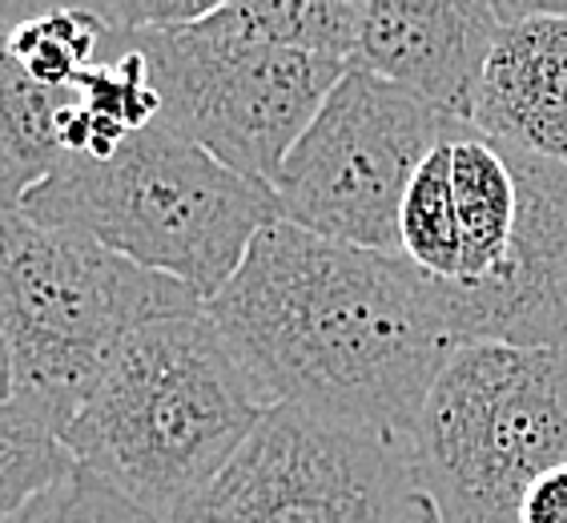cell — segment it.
<instances>
[{
  "instance_id": "6",
  "label": "cell",
  "mask_w": 567,
  "mask_h": 523,
  "mask_svg": "<svg viewBox=\"0 0 567 523\" xmlns=\"http://www.w3.org/2000/svg\"><path fill=\"white\" fill-rule=\"evenodd\" d=\"M174 523H439L411 439L274 407Z\"/></svg>"
},
{
  "instance_id": "12",
  "label": "cell",
  "mask_w": 567,
  "mask_h": 523,
  "mask_svg": "<svg viewBox=\"0 0 567 523\" xmlns=\"http://www.w3.org/2000/svg\"><path fill=\"white\" fill-rule=\"evenodd\" d=\"M451 194L458 218V283H480L499 266L515 218H519V182L512 153L487 142L471 125H458L447 137Z\"/></svg>"
},
{
  "instance_id": "5",
  "label": "cell",
  "mask_w": 567,
  "mask_h": 523,
  "mask_svg": "<svg viewBox=\"0 0 567 523\" xmlns=\"http://www.w3.org/2000/svg\"><path fill=\"white\" fill-rule=\"evenodd\" d=\"M439 523H515L519 495L567 463V350L455 347L411 431Z\"/></svg>"
},
{
  "instance_id": "16",
  "label": "cell",
  "mask_w": 567,
  "mask_h": 523,
  "mask_svg": "<svg viewBox=\"0 0 567 523\" xmlns=\"http://www.w3.org/2000/svg\"><path fill=\"white\" fill-rule=\"evenodd\" d=\"M73 471V451L41 414L17 399L0 403V523H12L37 495L53 491Z\"/></svg>"
},
{
  "instance_id": "7",
  "label": "cell",
  "mask_w": 567,
  "mask_h": 523,
  "mask_svg": "<svg viewBox=\"0 0 567 523\" xmlns=\"http://www.w3.org/2000/svg\"><path fill=\"white\" fill-rule=\"evenodd\" d=\"M458 125L415 93L367 69H347L274 177L278 214L318 238L403 254L406 189Z\"/></svg>"
},
{
  "instance_id": "2",
  "label": "cell",
  "mask_w": 567,
  "mask_h": 523,
  "mask_svg": "<svg viewBox=\"0 0 567 523\" xmlns=\"http://www.w3.org/2000/svg\"><path fill=\"white\" fill-rule=\"evenodd\" d=\"M270 411L214 318L194 310L121 338L61 443L145 520L174 523Z\"/></svg>"
},
{
  "instance_id": "15",
  "label": "cell",
  "mask_w": 567,
  "mask_h": 523,
  "mask_svg": "<svg viewBox=\"0 0 567 523\" xmlns=\"http://www.w3.org/2000/svg\"><path fill=\"white\" fill-rule=\"evenodd\" d=\"M209 24L229 37L350 65L359 44L362 4L354 0H221L209 12Z\"/></svg>"
},
{
  "instance_id": "13",
  "label": "cell",
  "mask_w": 567,
  "mask_h": 523,
  "mask_svg": "<svg viewBox=\"0 0 567 523\" xmlns=\"http://www.w3.org/2000/svg\"><path fill=\"white\" fill-rule=\"evenodd\" d=\"M4 41L21 69L44 89H76V81L101 61L130 53L133 44L110 24L101 4H0Z\"/></svg>"
},
{
  "instance_id": "21",
  "label": "cell",
  "mask_w": 567,
  "mask_h": 523,
  "mask_svg": "<svg viewBox=\"0 0 567 523\" xmlns=\"http://www.w3.org/2000/svg\"><path fill=\"white\" fill-rule=\"evenodd\" d=\"M0 37H4V17H0Z\"/></svg>"
},
{
  "instance_id": "8",
  "label": "cell",
  "mask_w": 567,
  "mask_h": 523,
  "mask_svg": "<svg viewBox=\"0 0 567 523\" xmlns=\"http://www.w3.org/2000/svg\"><path fill=\"white\" fill-rule=\"evenodd\" d=\"M162 98L157 125L234 174L274 177L350 65L229 37L206 21L133 37Z\"/></svg>"
},
{
  "instance_id": "11",
  "label": "cell",
  "mask_w": 567,
  "mask_h": 523,
  "mask_svg": "<svg viewBox=\"0 0 567 523\" xmlns=\"http://www.w3.org/2000/svg\"><path fill=\"white\" fill-rule=\"evenodd\" d=\"M471 130L503 150L567 170V4L503 0Z\"/></svg>"
},
{
  "instance_id": "18",
  "label": "cell",
  "mask_w": 567,
  "mask_h": 523,
  "mask_svg": "<svg viewBox=\"0 0 567 523\" xmlns=\"http://www.w3.org/2000/svg\"><path fill=\"white\" fill-rule=\"evenodd\" d=\"M12 523H153L133 503H125L117 491H110L89 471L76 468L69 480L53 491L37 495Z\"/></svg>"
},
{
  "instance_id": "1",
  "label": "cell",
  "mask_w": 567,
  "mask_h": 523,
  "mask_svg": "<svg viewBox=\"0 0 567 523\" xmlns=\"http://www.w3.org/2000/svg\"><path fill=\"white\" fill-rule=\"evenodd\" d=\"M206 315L270 407L403 439L455 350L435 278L290 222L258 234Z\"/></svg>"
},
{
  "instance_id": "17",
  "label": "cell",
  "mask_w": 567,
  "mask_h": 523,
  "mask_svg": "<svg viewBox=\"0 0 567 523\" xmlns=\"http://www.w3.org/2000/svg\"><path fill=\"white\" fill-rule=\"evenodd\" d=\"M447 137L435 145V153L415 174V182L406 189L403 218H399V250L435 283H458V218L455 194H451Z\"/></svg>"
},
{
  "instance_id": "3",
  "label": "cell",
  "mask_w": 567,
  "mask_h": 523,
  "mask_svg": "<svg viewBox=\"0 0 567 523\" xmlns=\"http://www.w3.org/2000/svg\"><path fill=\"white\" fill-rule=\"evenodd\" d=\"M21 214L85 234L189 286L206 306L238 274L258 234L282 222L270 186L234 174L162 125L133 133L113 157H65L24 197Z\"/></svg>"
},
{
  "instance_id": "19",
  "label": "cell",
  "mask_w": 567,
  "mask_h": 523,
  "mask_svg": "<svg viewBox=\"0 0 567 523\" xmlns=\"http://www.w3.org/2000/svg\"><path fill=\"white\" fill-rule=\"evenodd\" d=\"M515 523H567V463L544 471L532 488L519 495Z\"/></svg>"
},
{
  "instance_id": "20",
  "label": "cell",
  "mask_w": 567,
  "mask_h": 523,
  "mask_svg": "<svg viewBox=\"0 0 567 523\" xmlns=\"http://www.w3.org/2000/svg\"><path fill=\"white\" fill-rule=\"evenodd\" d=\"M12 399V359H9V342H4V330H0V403Z\"/></svg>"
},
{
  "instance_id": "4",
  "label": "cell",
  "mask_w": 567,
  "mask_h": 523,
  "mask_svg": "<svg viewBox=\"0 0 567 523\" xmlns=\"http://www.w3.org/2000/svg\"><path fill=\"white\" fill-rule=\"evenodd\" d=\"M194 310H206V298L189 286L85 234L0 214V330L12 359V399L56 435L73 423L121 338Z\"/></svg>"
},
{
  "instance_id": "9",
  "label": "cell",
  "mask_w": 567,
  "mask_h": 523,
  "mask_svg": "<svg viewBox=\"0 0 567 523\" xmlns=\"http://www.w3.org/2000/svg\"><path fill=\"white\" fill-rule=\"evenodd\" d=\"M512 153L519 218L499 266L480 283H439V306L455 347L567 350V170Z\"/></svg>"
},
{
  "instance_id": "14",
  "label": "cell",
  "mask_w": 567,
  "mask_h": 523,
  "mask_svg": "<svg viewBox=\"0 0 567 523\" xmlns=\"http://www.w3.org/2000/svg\"><path fill=\"white\" fill-rule=\"evenodd\" d=\"M76 89L37 85L0 37V214H21L24 197L65 162L61 117Z\"/></svg>"
},
{
  "instance_id": "10",
  "label": "cell",
  "mask_w": 567,
  "mask_h": 523,
  "mask_svg": "<svg viewBox=\"0 0 567 523\" xmlns=\"http://www.w3.org/2000/svg\"><path fill=\"white\" fill-rule=\"evenodd\" d=\"M499 29L503 0H371L362 4L350 69H367L471 125Z\"/></svg>"
}]
</instances>
